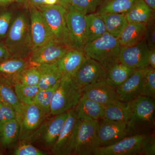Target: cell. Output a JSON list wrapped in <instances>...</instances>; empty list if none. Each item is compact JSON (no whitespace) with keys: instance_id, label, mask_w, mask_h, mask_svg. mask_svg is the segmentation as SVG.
I'll return each instance as SVG.
<instances>
[{"instance_id":"obj_1","label":"cell","mask_w":155,"mask_h":155,"mask_svg":"<svg viewBox=\"0 0 155 155\" xmlns=\"http://www.w3.org/2000/svg\"><path fill=\"white\" fill-rule=\"evenodd\" d=\"M4 42L11 58L28 57L32 50L29 11L14 16Z\"/></svg>"},{"instance_id":"obj_2","label":"cell","mask_w":155,"mask_h":155,"mask_svg":"<svg viewBox=\"0 0 155 155\" xmlns=\"http://www.w3.org/2000/svg\"><path fill=\"white\" fill-rule=\"evenodd\" d=\"M155 112V99L140 95L130 102V117L126 123L127 136L154 131Z\"/></svg>"},{"instance_id":"obj_3","label":"cell","mask_w":155,"mask_h":155,"mask_svg":"<svg viewBox=\"0 0 155 155\" xmlns=\"http://www.w3.org/2000/svg\"><path fill=\"white\" fill-rule=\"evenodd\" d=\"M121 48L117 38L106 32L99 38L87 43L83 51L87 57L98 62L107 71L120 63Z\"/></svg>"},{"instance_id":"obj_4","label":"cell","mask_w":155,"mask_h":155,"mask_svg":"<svg viewBox=\"0 0 155 155\" xmlns=\"http://www.w3.org/2000/svg\"><path fill=\"white\" fill-rule=\"evenodd\" d=\"M69 112L46 118L42 124L30 137L25 141L40 149L51 152L58 139Z\"/></svg>"},{"instance_id":"obj_5","label":"cell","mask_w":155,"mask_h":155,"mask_svg":"<svg viewBox=\"0 0 155 155\" xmlns=\"http://www.w3.org/2000/svg\"><path fill=\"white\" fill-rule=\"evenodd\" d=\"M81 96V90L74 84L71 78L62 77L53 94L50 115L55 116L75 109Z\"/></svg>"},{"instance_id":"obj_6","label":"cell","mask_w":155,"mask_h":155,"mask_svg":"<svg viewBox=\"0 0 155 155\" xmlns=\"http://www.w3.org/2000/svg\"><path fill=\"white\" fill-rule=\"evenodd\" d=\"M36 8L40 12L53 39L72 48L66 22L67 9L58 4Z\"/></svg>"},{"instance_id":"obj_7","label":"cell","mask_w":155,"mask_h":155,"mask_svg":"<svg viewBox=\"0 0 155 155\" xmlns=\"http://www.w3.org/2000/svg\"><path fill=\"white\" fill-rule=\"evenodd\" d=\"M79 122L80 120L76 117L75 109L69 111L51 153L56 155L73 154Z\"/></svg>"},{"instance_id":"obj_8","label":"cell","mask_w":155,"mask_h":155,"mask_svg":"<svg viewBox=\"0 0 155 155\" xmlns=\"http://www.w3.org/2000/svg\"><path fill=\"white\" fill-rule=\"evenodd\" d=\"M99 121H80L73 155H92L100 147Z\"/></svg>"},{"instance_id":"obj_9","label":"cell","mask_w":155,"mask_h":155,"mask_svg":"<svg viewBox=\"0 0 155 155\" xmlns=\"http://www.w3.org/2000/svg\"><path fill=\"white\" fill-rule=\"evenodd\" d=\"M47 115L35 104L22 103L19 116L16 118L19 124V141H25L42 124Z\"/></svg>"},{"instance_id":"obj_10","label":"cell","mask_w":155,"mask_h":155,"mask_svg":"<svg viewBox=\"0 0 155 155\" xmlns=\"http://www.w3.org/2000/svg\"><path fill=\"white\" fill-rule=\"evenodd\" d=\"M85 15L71 6L67 10L66 22L72 48L83 51L87 43Z\"/></svg>"},{"instance_id":"obj_11","label":"cell","mask_w":155,"mask_h":155,"mask_svg":"<svg viewBox=\"0 0 155 155\" xmlns=\"http://www.w3.org/2000/svg\"><path fill=\"white\" fill-rule=\"evenodd\" d=\"M106 74V69L98 62L87 57L71 79L81 90L89 84L105 81Z\"/></svg>"},{"instance_id":"obj_12","label":"cell","mask_w":155,"mask_h":155,"mask_svg":"<svg viewBox=\"0 0 155 155\" xmlns=\"http://www.w3.org/2000/svg\"><path fill=\"white\" fill-rule=\"evenodd\" d=\"M149 50L144 39L132 45L121 46L119 62L130 69H143L149 66L148 56Z\"/></svg>"},{"instance_id":"obj_13","label":"cell","mask_w":155,"mask_h":155,"mask_svg":"<svg viewBox=\"0 0 155 155\" xmlns=\"http://www.w3.org/2000/svg\"><path fill=\"white\" fill-rule=\"evenodd\" d=\"M70 49L54 40H50L41 46L32 50L28 56V59L33 66L55 64Z\"/></svg>"},{"instance_id":"obj_14","label":"cell","mask_w":155,"mask_h":155,"mask_svg":"<svg viewBox=\"0 0 155 155\" xmlns=\"http://www.w3.org/2000/svg\"><path fill=\"white\" fill-rule=\"evenodd\" d=\"M146 134L127 136L114 144L99 147L94 155L142 154L141 143Z\"/></svg>"},{"instance_id":"obj_15","label":"cell","mask_w":155,"mask_h":155,"mask_svg":"<svg viewBox=\"0 0 155 155\" xmlns=\"http://www.w3.org/2000/svg\"><path fill=\"white\" fill-rule=\"evenodd\" d=\"M28 7L32 51L53 39L40 11L31 5Z\"/></svg>"},{"instance_id":"obj_16","label":"cell","mask_w":155,"mask_h":155,"mask_svg":"<svg viewBox=\"0 0 155 155\" xmlns=\"http://www.w3.org/2000/svg\"><path fill=\"white\" fill-rule=\"evenodd\" d=\"M99 122L97 134L100 147L114 144L127 136L126 123L102 120Z\"/></svg>"},{"instance_id":"obj_17","label":"cell","mask_w":155,"mask_h":155,"mask_svg":"<svg viewBox=\"0 0 155 155\" xmlns=\"http://www.w3.org/2000/svg\"><path fill=\"white\" fill-rule=\"evenodd\" d=\"M33 66L26 58H10L0 62V82L14 86L20 73Z\"/></svg>"},{"instance_id":"obj_18","label":"cell","mask_w":155,"mask_h":155,"mask_svg":"<svg viewBox=\"0 0 155 155\" xmlns=\"http://www.w3.org/2000/svg\"><path fill=\"white\" fill-rule=\"evenodd\" d=\"M81 92L84 96L105 106L119 101L116 88L105 81L84 87L81 89Z\"/></svg>"},{"instance_id":"obj_19","label":"cell","mask_w":155,"mask_h":155,"mask_svg":"<svg viewBox=\"0 0 155 155\" xmlns=\"http://www.w3.org/2000/svg\"><path fill=\"white\" fill-rule=\"evenodd\" d=\"M87 58L83 51L71 48L55 64L62 77L71 78Z\"/></svg>"},{"instance_id":"obj_20","label":"cell","mask_w":155,"mask_h":155,"mask_svg":"<svg viewBox=\"0 0 155 155\" xmlns=\"http://www.w3.org/2000/svg\"><path fill=\"white\" fill-rule=\"evenodd\" d=\"M118 100L123 102H130L140 96L141 91L140 69H136L127 80L116 87Z\"/></svg>"},{"instance_id":"obj_21","label":"cell","mask_w":155,"mask_h":155,"mask_svg":"<svg viewBox=\"0 0 155 155\" xmlns=\"http://www.w3.org/2000/svg\"><path fill=\"white\" fill-rule=\"evenodd\" d=\"M105 106L82 95L75 108L76 117L80 121H98L101 119Z\"/></svg>"},{"instance_id":"obj_22","label":"cell","mask_w":155,"mask_h":155,"mask_svg":"<svg viewBox=\"0 0 155 155\" xmlns=\"http://www.w3.org/2000/svg\"><path fill=\"white\" fill-rule=\"evenodd\" d=\"M146 24L128 22L117 37L121 46L132 45L144 39Z\"/></svg>"},{"instance_id":"obj_23","label":"cell","mask_w":155,"mask_h":155,"mask_svg":"<svg viewBox=\"0 0 155 155\" xmlns=\"http://www.w3.org/2000/svg\"><path fill=\"white\" fill-rule=\"evenodd\" d=\"M130 112V102L126 103L118 101L105 106L101 120L127 123Z\"/></svg>"},{"instance_id":"obj_24","label":"cell","mask_w":155,"mask_h":155,"mask_svg":"<svg viewBox=\"0 0 155 155\" xmlns=\"http://www.w3.org/2000/svg\"><path fill=\"white\" fill-rule=\"evenodd\" d=\"M40 74L38 86L39 89L52 87L61 80L62 74L55 64L35 65Z\"/></svg>"},{"instance_id":"obj_25","label":"cell","mask_w":155,"mask_h":155,"mask_svg":"<svg viewBox=\"0 0 155 155\" xmlns=\"http://www.w3.org/2000/svg\"><path fill=\"white\" fill-rule=\"evenodd\" d=\"M125 16L128 22L147 24L155 17V11L151 8L143 0H137Z\"/></svg>"},{"instance_id":"obj_26","label":"cell","mask_w":155,"mask_h":155,"mask_svg":"<svg viewBox=\"0 0 155 155\" xmlns=\"http://www.w3.org/2000/svg\"><path fill=\"white\" fill-rule=\"evenodd\" d=\"M19 126L16 119L5 122L0 131V144L5 148L15 146L19 141Z\"/></svg>"},{"instance_id":"obj_27","label":"cell","mask_w":155,"mask_h":155,"mask_svg":"<svg viewBox=\"0 0 155 155\" xmlns=\"http://www.w3.org/2000/svg\"><path fill=\"white\" fill-rule=\"evenodd\" d=\"M85 18L87 43L99 38L106 32L104 22L101 15L95 12L86 14Z\"/></svg>"},{"instance_id":"obj_28","label":"cell","mask_w":155,"mask_h":155,"mask_svg":"<svg viewBox=\"0 0 155 155\" xmlns=\"http://www.w3.org/2000/svg\"><path fill=\"white\" fill-rule=\"evenodd\" d=\"M135 70L118 63L106 71L105 81L116 88L127 80Z\"/></svg>"},{"instance_id":"obj_29","label":"cell","mask_w":155,"mask_h":155,"mask_svg":"<svg viewBox=\"0 0 155 155\" xmlns=\"http://www.w3.org/2000/svg\"><path fill=\"white\" fill-rule=\"evenodd\" d=\"M137 0H102L96 12L97 14H126Z\"/></svg>"},{"instance_id":"obj_30","label":"cell","mask_w":155,"mask_h":155,"mask_svg":"<svg viewBox=\"0 0 155 155\" xmlns=\"http://www.w3.org/2000/svg\"><path fill=\"white\" fill-rule=\"evenodd\" d=\"M101 15L104 22L106 32L116 38L128 23L125 14L114 13Z\"/></svg>"},{"instance_id":"obj_31","label":"cell","mask_w":155,"mask_h":155,"mask_svg":"<svg viewBox=\"0 0 155 155\" xmlns=\"http://www.w3.org/2000/svg\"><path fill=\"white\" fill-rule=\"evenodd\" d=\"M141 91L140 95L155 98V69L147 66L140 69Z\"/></svg>"},{"instance_id":"obj_32","label":"cell","mask_w":155,"mask_h":155,"mask_svg":"<svg viewBox=\"0 0 155 155\" xmlns=\"http://www.w3.org/2000/svg\"><path fill=\"white\" fill-rule=\"evenodd\" d=\"M0 101L14 109L16 118L19 116L22 108V103L18 99L13 87L0 82Z\"/></svg>"},{"instance_id":"obj_33","label":"cell","mask_w":155,"mask_h":155,"mask_svg":"<svg viewBox=\"0 0 155 155\" xmlns=\"http://www.w3.org/2000/svg\"><path fill=\"white\" fill-rule=\"evenodd\" d=\"M60 81L52 87L45 89H39L34 100V104L40 108L47 116L50 114V106L53 94L58 87Z\"/></svg>"},{"instance_id":"obj_34","label":"cell","mask_w":155,"mask_h":155,"mask_svg":"<svg viewBox=\"0 0 155 155\" xmlns=\"http://www.w3.org/2000/svg\"><path fill=\"white\" fill-rule=\"evenodd\" d=\"M13 87L20 102L23 104H34V100L39 88L38 85H27L17 82Z\"/></svg>"},{"instance_id":"obj_35","label":"cell","mask_w":155,"mask_h":155,"mask_svg":"<svg viewBox=\"0 0 155 155\" xmlns=\"http://www.w3.org/2000/svg\"><path fill=\"white\" fill-rule=\"evenodd\" d=\"M102 0H71L70 6L85 14L95 13Z\"/></svg>"},{"instance_id":"obj_36","label":"cell","mask_w":155,"mask_h":155,"mask_svg":"<svg viewBox=\"0 0 155 155\" xmlns=\"http://www.w3.org/2000/svg\"><path fill=\"white\" fill-rule=\"evenodd\" d=\"M40 74L35 66H32L24 69L20 73L18 82L27 85H38Z\"/></svg>"},{"instance_id":"obj_37","label":"cell","mask_w":155,"mask_h":155,"mask_svg":"<svg viewBox=\"0 0 155 155\" xmlns=\"http://www.w3.org/2000/svg\"><path fill=\"white\" fill-rule=\"evenodd\" d=\"M14 150L15 155H46L48 153L25 141H19Z\"/></svg>"},{"instance_id":"obj_38","label":"cell","mask_w":155,"mask_h":155,"mask_svg":"<svg viewBox=\"0 0 155 155\" xmlns=\"http://www.w3.org/2000/svg\"><path fill=\"white\" fill-rule=\"evenodd\" d=\"M14 16L10 10L0 11V42L5 38Z\"/></svg>"},{"instance_id":"obj_39","label":"cell","mask_w":155,"mask_h":155,"mask_svg":"<svg viewBox=\"0 0 155 155\" xmlns=\"http://www.w3.org/2000/svg\"><path fill=\"white\" fill-rule=\"evenodd\" d=\"M142 154L155 155L154 131L145 135L141 143Z\"/></svg>"},{"instance_id":"obj_40","label":"cell","mask_w":155,"mask_h":155,"mask_svg":"<svg viewBox=\"0 0 155 155\" xmlns=\"http://www.w3.org/2000/svg\"><path fill=\"white\" fill-rule=\"evenodd\" d=\"M144 39L150 49L155 48V17L147 23Z\"/></svg>"},{"instance_id":"obj_41","label":"cell","mask_w":155,"mask_h":155,"mask_svg":"<svg viewBox=\"0 0 155 155\" xmlns=\"http://www.w3.org/2000/svg\"><path fill=\"white\" fill-rule=\"evenodd\" d=\"M16 119V112L10 106L0 101V122L2 124Z\"/></svg>"},{"instance_id":"obj_42","label":"cell","mask_w":155,"mask_h":155,"mask_svg":"<svg viewBox=\"0 0 155 155\" xmlns=\"http://www.w3.org/2000/svg\"><path fill=\"white\" fill-rule=\"evenodd\" d=\"M11 58L8 51L2 41L0 42V62Z\"/></svg>"},{"instance_id":"obj_43","label":"cell","mask_w":155,"mask_h":155,"mask_svg":"<svg viewBox=\"0 0 155 155\" xmlns=\"http://www.w3.org/2000/svg\"><path fill=\"white\" fill-rule=\"evenodd\" d=\"M149 66L155 69V48L150 49L148 56Z\"/></svg>"},{"instance_id":"obj_44","label":"cell","mask_w":155,"mask_h":155,"mask_svg":"<svg viewBox=\"0 0 155 155\" xmlns=\"http://www.w3.org/2000/svg\"><path fill=\"white\" fill-rule=\"evenodd\" d=\"M29 5L37 8L40 6L45 5V0H27Z\"/></svg>"},{"instance_id":"obj_45","label":"cell","mask_w":155,"mask_h":155,"mask_svg":"<svg viewBox=\"0 0 155 155\" xmlns=\"http://www.w3.org/2000/svg\"><path fill=\"white\" fill-rule=\"evenodd\" d=\"M70 4L71 0H58V4L61 5L67 10L70 7Z\"/></svg>"},{"instance_id":"obj_46","label":"cell","mask_w":155,"mask_h":155,"mask_svg":"<svg viewBox=\"0 0 155 155\" xmlns=\"http://www.w3.org/2000/svg\"><path fill=\"white\" fill-rule=\"evenodd\" d=\"M150 8L155 11V0H143Z\"/></svg>"},{"instance_id":"obj_47","label":"cell","mask_w":155,"mask_h":155,"mask_svg":"<svg viewBox=\"0 0 155 155\" xmlns=\"http://www.w3.org/2000/svg\"><path fill=\"white\" fill-rule=\"evenodd\" d=\"M58 0H45V5H53L58 4Z\"/></svg>"},{"instance_id":"obj_48","label":"cell","mask_w":155,"mask_h":155,"mask_svg":"<svg viewBox=\"0 0 155 155\" xmlns=\"http://www.w3.org/2000/svg\"><path fill=\"white\" fill-rule=\"evenodd\" d=\"M14 0H0V6L8 5L9 3L12 2Z\"/></svg>"},{"instance_id":"obj_49","label":"cell","mask_w":155,"mask_h":155,"mask_svg":"<svg viewBox=\"0 0 155 155\" xmlns=\"http://www.w3.org/2000/svg\"><path fill=\"white\" fill-rule=\"evenodd\" d=\"M2 123L0 122V131H1V129H2Z\"/></svg>"}]
</instances>
